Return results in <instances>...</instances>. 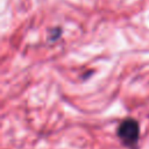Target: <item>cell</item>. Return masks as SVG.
I'll return each mask as SVG.
<instances>
[{"label": "cell", "mask_w": 149, "mask_h": 149, "mask_svg": "<svg viewBox=\"0 0 149 149\" xmlns=\"http://www.w3.org/2000/svg\"><path fill=\"white\" fill-rule=\"evenodd\" d=\"M140 135V127L136 120L126 119L118 127V136L126 146H134Z\"/></svg>", "instance_id": "cell-1"}]
</instances>
